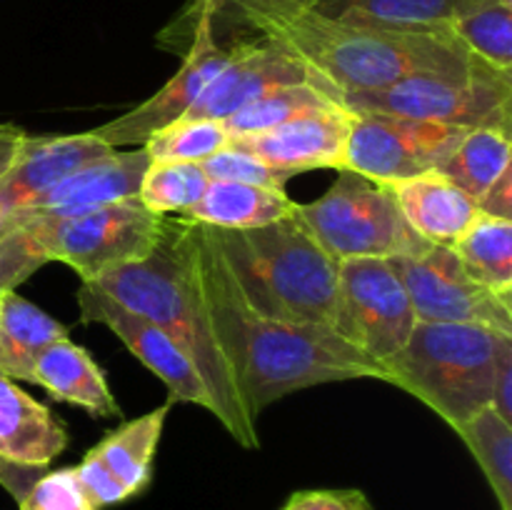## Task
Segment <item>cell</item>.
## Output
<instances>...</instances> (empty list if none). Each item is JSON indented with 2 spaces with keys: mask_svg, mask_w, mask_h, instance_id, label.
<instances>
[{
  "mask_svg": "<svg viewBox=\"0 0 512 510\" xmlns=\"http://www.w3.org/2000/svg\"><path fill=\"white\" fill-rule=\"evenodd\" d=\"M165 225L198 280L255 420L275 400L313 385L388 380L383 365L345 343L330 325L288 323L258 313L240 293L203 223L165 215Z\"/></svg>",
  "mask_w": 512,
  "mask_h": 510,
  "instance_id": "1",
  "label": "cell"
},
{
  "mask_svg": "<svg viewBox=\"0 0 512 510\" xmlns=\"http://www.w3.org/2000/svg\"><path fill=\"white\" fill-rule=\"evenodd\" d=\"M240 23L280 45L335 100L415 73H465L480 63L450 30L378 28L315 8L253 10Z\"/></svg>",
  "mask_w": 512,
  "mask_h": 510,
  "instance_id": "2",
  "label": "cell"
},
{
  "mask_svg": "<svg viewBox=\"0 0 512 510\" xmlns=\"http://www.w3.org/2000/svg\"><path fill=\"white\" fill-rule=\"evenodd\" d=\"M95 290L158 325L198 368L215 405V418L243 448H260L258 420L250 415L238 373L215 330L213 315L183 250L163 225L148 258L118 265L90 280Z\"/></svg>",
  "mask_w": 512,
  "mask_h": 510,
  "instance_id": "3",
  "label": "cell"
},
{
  "mask_svg": "<svg viewBox=\"0 0 512 510\" xmlns=\"http://www.w3.org/2000/svg\"><path fill=\"white\" fill-rule=\"evenodd\" d=\"M205 228L258 313L288 323H333L338 260L315 243L298 210L258 228Z\"/></svg>",
  "mask_w": 512,
  "mask_h": 510,
  "instance_id": "4",
  "label": "cell"
},
{
  "mask_svg": "<svg viewBox=\"0 0 512 510\" xmlns=\"http://www.w3.org/2000/svg\"><path fill=\"white\" fill-rule=\"evenodd\" d=\"M512 353V335L483 325L423 323L383 365L388 380L458 428L493 403L500 363Z\"/></svg>",
  "mask_w": 512,
  "mask_h": 510,
  "instance_id": "5",
  "label": "cell"
},
{
  "mask_svg": "<svg viewBox=\"0 0 512 510\" xmlns=\"http://www.w3.org/2000/svg\"><path fill=\"white\" fill-rule=\"evenodd\" d=\"M338 180L313 203H298V215L315 243L333 260L408 258L428 248L400 215L383 183L338 170Z\"/></svg>",
  "mask_w": 512,
  "mask_h": 510,
  "instance_id": "6",
  "label": "cell"
},
{
  "mask_svg": "<svg viewBox=\"0 0 512 510\" xmlns=\"http://www.w3.org/2000/svg\"><path fill=\"white\" fill-rule=\"evenodd\" d=\"M163 225L165 215L128 198L70 218L30 220L15 230L25 233L45 263L70 265L83 283H90L118 265L148 258L158 248Z\"/></svg>",
  "mask_w": 512,
  "mask_h": 510,
  "instance_id": "7",
  "label": "cell"
},
{
  "mask_svg": "<svg viewBox=\"0 0 512 510\" xmlns=\"http://www.w3.org/2000/svg\"><path fill=\"white\" fill-rule=\"evenodd\" d=\"M353 113L403 115L455 128H512V73L480 60L465 73H415L380 90L340 98Z\"/></svg>",
  "mask_w": 512,
  "mask_h": 510,
  "instance_id": "8",
  "label": "cell"
},
{
  "mask_svg": "<svg viewBox=\"0 0 512 510\" xmlns=\"http://www.w3.org/2000/svg\"><path fill=\"white\" fill-rule=\"evenodd\" d=\"M415 323L418 318L393 260H340L330 328L345 343L385 365L403 350Z\"/></svg>",
  "mask_w": 512,
  "mask_h": 510,
  "instance_id": "9",
  "label": "cell"
},
{
  "mask_svg": "<svg viewBox=\"0 0 512 510\" xmlns=\"http://www.w3.org/2000/svg\"><path fill=\"white\" fill-rule=\"evenodd\" d=\"M415 318L423 323L483 325L512 335V300L475 283L448 245H428L423 253L390 258Z\"/></svg>",
  "mask_w": 512,
  "mask_h": 510,
  "instance_id": "10",
  "label": "cell"
},
{
  "mask_svg": "<svg viewBox=\"0 0 512 510\" xmlns=\"http://www.w3.org/2000/svg\"><path fill=\"white\" fill-rule=\"evenodd\" d=\"M465 135V128L403 118V115L355 113L345 145L343 170L375 183H393L435 170Z\"/></svg>",
  "mask_w": 512,
  "mask_h": 510,
  "instance_id": "11",
  "label": "cell"
},
{
  "mask_svg": "<svg viewBox=\"0 0 512 510\" xmlns=\"http://www.w3.org/2000/svg\"><path fill=\"white\" fill-rule=\"evenodd\" d=\"M193 15L195 23L193 33H190V48L178 73L158 93L150 95L148 100H143L125 115H118L115 120L93 130L113 150L123 148V145H145L150 135L185 118V113L193 108L205 85L228 63L230 45L218 43L210 15Z\"/></svg>",
  "mask_w": 512,
  "mask_h": 510,
  "instance_id": "12",
  "label": "cell"
},
{
  "mask_svg": "<svg viewBox=\"0 0 512 510\" xmlns=\"http://www.w3.org/2000/svg\"><path fill=\"white\" fill-rule=\"evenodd\" d=\"M78 308L83 323H103L105 328L113 330L123 340L125 348L168 385L173 403H193L215 413L213 398H210L198 368L158 325L118 305L90 283L80 285Z\"/></svg>",
  "mask_w": 512,
  "mask_h": 510,
  "instance_id": "13",
  "label": "cell"
},
{
  "mask_svg": "<svg viewBox=\"0 0 512 510\" xmlns=\"http://www.w3.org/2000/svg\"><path fill=\"white\" fill-rule=\"evenodd\" d=\"M150 165V155L143 145L130 153H110L105 158L83 165L68 178L55 183L38 198L25 203L0 220V235L45 218H70V215L88 213L118 200L138 198L140 180Z\"/></svg>",
  "mask_w": 512,
  "mask_h": 510,
  "instance_id": "14",
  "label": "cell"
},
{
  "mask_svg": "<svg viewBox=\"0 0 512 510\" xmlns=\"http://www.w3.org/2000/svg\"><path fill=\"white\" fill-rule=\"evenodd\" d=\"M353 118V110L338 103L295 115L263 133L235 135L228 140V145L255 155L293 178L305 170H343L345 145H348Z\"/></svg>",
  "mask_w": 512,
  "mask_h": 510,
  "instance_id": "15",
  "label": "cell"
},
{
  "mask_svg": "<svg viewBox=\"0 0 512 510\" xmlns=\"http://www.w3.org/2000/svg\"><path fill=\"white\" fill-rule=\"evenodd\" d=\"M313 80L308 70L270 40L230 45V58L205 85L193 108L180 120H225L270 90Z\"/></svg>",
  "mask_w": 512,
  "mask_h": 510,
  "instance_id": "16",
  "label": "cell"
},
{
  "mask_svg": "<svg viewBox=\"0 0 512 510\" xmlns=\"http://www.w3.org/2000/svg\"><path fill=\"white\" fill-rule=\"evenodd\" d=\"M110 153L115 150L103 143L93 130L75 135L25 133L13 163L0 175V213L5 218L78 168Z\"/></svg>",
  "mask_w": 512,
  "mask_h": 510,
  "instance_id": "17",
  "label": "cell"
},
{
  "mask_svg": "<svg viewBox=\"0 0 512 510\" xmlns=\"http://www.w3.org/2000/svg\"><path fill=\"white\" fill-rule=\"evenodd\" d=\"M383 185L390 190L410 230L428 245L453 248L455 240L468 230L475 215L480 213L478 203L438 170H428V173L410 175V178Z\"/></svg>",
  "mask_w": 512,
  "mask_h": 510,
  "instance_id": "18",
  "label": "cell"
},
{
  "mask_svg": "<svg viewBox=\"0 0 512 510\" xmlns=\"http://www.w3.org/2000/svg\"><path fill=\"white\" fill-rule=\"evenodd\" d=\"M68 448V430L43 403L0 373V460L48 470Z\"/></svg>",
  "mask_w": 512,
  "mask_h": 510,
  "instance_id": "19",
  "label": "cell"
},
{
  "mask_svg": "<svg viewBox=\"0 0 512 510\" xmlns=\"http://www.w3.org/2000/svg\"><path fill=\"white\" fill-rule=\"evenodd\" d=\"M30 383L48 390L55 400L78 405L93 418H118L120 405L108 388L93 355L70 338L55 340L35 360Z\"/></svg>",
  "mask_w": 512,
  "mask_h": 510,
  "instance_id": "20",
  "label": "cell"
},
{
  "mask_svg": "<svg viewBox=\"0 0 512 510\" xmlns=\"http://www.w3.org/2000/svg\"><path fill=\"white\" fill-rule=\"evenodd\" d=\"M170 408L173 400L168 398L158 408L110 430L95 448L88 450V455H93L108 470L128 500L148 490L153 480V460Z\"/></svg>",
  "mask_w": 512,
  "mask_h": 510,
  "instance_id": "21",
  "label": "cell"
},
{
  "mask_svg": "<svg viewBox=\"0 0 512 510\" xmlns=\"http://www.w3.org/2000/svg\"><path fill=\"white\" fill-rule=\"evenodd\" d=\"M295 210L298 203L285 193V188L210 180L198 203L190 205L183 215L210 228L245 230L288 218Z\"/></svg>",
  "mask_w": 512,
  "mask_h": 510,
  "instance_id": "22",
  "label": "cell"
},
{
  "mask_svg": "<svg viewBox=\"0 0 512 510\" xmlns=\"http://www.w3.org/2000/svg\"><path fill=\"white\" fill-rule=\"evenodd\" d=\"M68 338V328L15 290L0 295V373L28 380L35 360L55 340Z\"/></svg>",
  "mask_w": 512,
  "mask_h": 510,
  "instance_id": "23",
  "label": "cell"
},
{
  "mask_svg": "<svg viewBox=\"0 0 512 510\" xmlns=\"http://www.w3.org/2000/svg\"><path fill=\"white\" fill-rule=\"evenodd\" d=\"M510 135L512 128L503 125H480L465 130L458 145L435 170L480 203L495 183L512 173Z\"/></svg>",
  "mask_w": 512,
  "mask_h": 510,
  "instance_id": "24",
  "label": "cell"
},
{
  "mask_svg": "<svg viewBox=\"0 0 512 510\" xmlns=\"http://www.w3.org/2000/svg\"><path fill=\"white\" fill-rule=\"evenodd\" d=\"M465 273L483 288L512 300V220L478 213L453 243Z\"/></svg>",
  "mask_w": 512,
  "mask_h": 510,
  "instance_id": "25",
  "label": "cell"
},
{
  "mask_svg": "<svg viewBox=\"0 0 512 510\" xmlns=\"http://www.w3.org/2000/svg\"><path fill=\"white\" fill-rule=\"evenodd\" d=\"M470 0H320L330 18L395 30H448L450 18Z\"/></svg>",
  "mask_w": 512,
  "mask_h": 510,
  "instance_id": "26",
  "label": "cell"
},
{
  "mask_svg": "<svg viewBox=\"0 0 512 510\" xmlns=\"http://www.w3.org/2000/svg\"><path fill=\"white\" fill-rule=\"evenodd\" d=\"M448 30L490 68L512 73V0H470Z\"/></svg>",
  "mask_w": 512,
  "mask_h": 510,
  "instance_id": "27",
  "label": "cell"
},
{
  "mask_svg": "<svg viewBox=\"0 0 512 510\" xmlns=\"http://www.w3.org/2000/svg\"><path fill=\"white\" fill-rule=\"evenodd\" d=\"M483 470L500 510H512V423L483 408L453 428Z\"/></svg>",
  "mask_w": 512,
  "mask_h": 510,
  "instance_id": "28",
  "label": "cell"
},
{
  "mask_svg": "<svg viewBox=\"0 0 512 510\" xmlns=\"http://www.w3.org/2000/svg\"><path fill=\"white\" fill-rule=\"evenodd\" d=\"M338 103L340 100H335L315 80H308V83L285 85V88L270 90V93L260 95L258 100L240 108L238 113L228 115L220 123H223L225 133L230 138H235V135H253L275 128V125L285 123V120L295 118V115L310 113V110H323Z\"/></svg>",
  "mask_w": 512,
  "mask_h": 510,
  "instance_id": "29",
  "label": "cell"
},
{
  "mask_svg": "<svg viewBox=\"0 0 512 510\" xmlns=\"http://www.w3.org/2000/svg\"><path fill=\"white\" fill-rule=\"evenodd\" d=\"M198 163H150L140 180L138 200L158 215H183L208 188Z\"/></svg>",
  "mask_w": 512,
  "mask_h": 510,
  "instance_id": "30",
  "label": "cell"
},
{
  "mask_svg": "<svg viewBox=\"0 0 512 510\" xmlns=\"http://www.w3.org/2000/svg\"><path fill=\"white\" fill-rule=\"evenodd\" d=\"M230 135L220 120H178L145 140L150 163H200L225 148Z\"/></svg>",
  "mask_w": 512,
  "mask_h": 510,
  "instance_id": "31",
  "label": "cell"
},
{
  "mask_svg": "<svg viewBox=\"0 0 512 510\" xmlns=\"http://www.w3.org/2000/svg\"><path fill=\"white\" fill-rule=\"evenodd\" d=\"M198 165L208 175V180H230V183L265 185V188H285V183L293 178V175L283 173L233 145H225L210 158L200 160Z\"/></svg>",
  "mask_w": 512,
  "mask_h": 510,
  "instance_id": "32",
  "label": "cell"
},
{
  "mask_svg": "<svg viewBox=\"0 0 512 510\" xmlns=\"http://www.w3.org/2000/svg\"><path fill=\"white\" fill-rule=\"evenodd\" d=\"M20 510H95L88 493L78 483L75 468L45 470L38 480L28 488Z\"/></svg>",
  "mask_w": 512,
  "mask_h": 510,
  "instance_id": "33",
  "label": "cell"
},
{
  "mask_svg": "<svg viewBox=\"0 0 512 510\" xmlns=\"http://www.w3.org/2000/svg\"><path fill=\"white\" fill-rule=\"evenodd\" d=\"M45 260L20 230L0 235V295L10 293L30 278Z\"/></svg>",
  "mask_w": 512,
  "mask_h": 510,
  "instance_id": "34",
  "label": "cell"
},
{
  "mask_svg": "<svg viewBox=\"0 0 512 510\" xmlns=\"http://www.w3.org/2000/svg\"><path fill=\"white\" fill-rule=\"evenodd\" d=\"M283 510H375L368 495L358 488H315L298 490Z\"/></svg>",
  "mask_w": 512,
  "mask_h": 510,
  "instance_id": "35",
  "label": "cell"
},
{
  "mask_svg": "<svg viewBox=\"0 0 512 510\" xmlns=\"http://www.w3.org/2000/svg\"><path fill=\"white\" fill-rule=\"evenodd\" d=\"M320 0H215L213 10H210V20L220 18V15H230V18L240 20L245 13L253 10H270V8H315Z\"/></svg>",
  "mask_w": 512,
  "mask_h": 510,
  "instance_id": "36",
  "label": "cell"
},
{
  "mask_svg": "<svg viewBox=\"0 0 512 510\" xmlns=\"http://www.w3.org/2000/svg\"><path fill=\"white\" fill-rule=\"evenodd\" d=\"M43 473L45 470L40 468H23V465H13L0 460V485L13 495L15 503L23 500V495L28 493L30 485H33Z\"/></svg>",
  "mask_w": 512,
  "mask_h": 510,
  "instance_id": "37",
  "label": "cell"
},
{
  "mask_svg": "<svg viewBox=\"0 0 512 510\" xmlns=\"http://www.w3.org/2000/svg\"><path fill=\"white\" fill-rule=\"evenodd\" d=\"M490 408L512 423V353L503 360V363H500L498 378H495L493 403H490Z\"/></svg>",
  "mask_w": 512,
  "mask_h": 510,
  "instance_id": "38",
  "label": "cell"
},
{
  "mask_svg": "<svg viewBox=\"0 0 512 510\" xmlns=\"http://www.w3.org/2000/svg\"><path fill=\"white\" fill-rule=\"evenodd\" d=\"M25 133L15 125L0 123V175L8 170V165L13 163L15 153H18L20 143H23Z\"/></svg>",
  "mask_w": 512,
  "mask_h": 510,
  "instance_id": "39",
  "label": "cell"
},
{
  "mask_svg": "<svg viewBox=\"0 0 512 510\" xmlns=\"http://www.w3.org/2000/svg\"><path fill=\"white\" fill-rule=\"evenodd\" d=\"M213 5H215V0H195L193 13H205V15H210V10H213Z\"/></svg>",
  "mask_w": 512,
  "mask_h": 510,
  "instance_id": "40",
  "label": "cell"
}]
</instances>
